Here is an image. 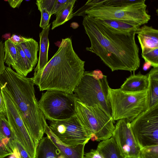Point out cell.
Listing matches in <instances>:
<instances>
[{
	"mask_svg": "<svg viewBox=\"0 0 158 158\" xmlns=\"http://www.w3.org/2000/svg\"><path fill=\"white\" fill-rule=\"evenodd\" d=\"M82 24L91 43L86 50L96 54L112 71L134 72L139 67L136 29L118 31L86 15L83 16Z\"/></svg>",
	"mask_w": 158,
	"mask_h": 158,
	"instance_id": "obj_1",
	"label": "cell"
},
{
	"mask_svg": "<svg viewBox=\"0 0 158 158\" xmlns=\"http://www.w3.org/2000/svg\"><path fill=\"white\" fill-rule=\"evenodd\" d=\"M85 63L74 51L71 39H62L58 50L44 68L34 73V84L40 91L73 94L85 72Z\"/></svg>",
	"mask_w": 158,
	"mask_h": 158,
	"instance_id": "obj_2",
	"label": "cell"
},
{
	"mask_svg": "<svg viewBox=\"0 0 158 158\" xmlns=\"http://www.w3.org/2000/svg\"><path fill=\"white\" fill-rule=\"evenodd\" d=\"M32 78L21 75L6 66L0 75V88L10 96L30 136L38 146L48 126L35 94Z\"/></svg>",
	"mask_w": 158,
	"mask_h": 158,
	"instance_id": "obj_3",
	"label": "cell"
},
{
	"mask_svg": "<svg viewBox=\"0 0 158 158\" xmlns=\"http://www.w3.org/2000/svg\"><path fill=\"white\" fill-rule=\"evenodd\" d=\"M145 0H89L73 13L86 15L98 20L123 21L137 27L147 23L151 16L147 10Z\"/></svg>",
	"mask_w": 158,
	"mask_h": 158,
	"instance_id": "obj_4",
	"label": "cell"
},
{
	"mask_svg": "<svg viewBox=\"0 0 158 158\" xmlns=\"http://www.w3.org/2000/svg\"><path fill=\"white\" fill-rule=\"evenodd\" d=\"M109 98L114 121L125 119L130 123L148 109L147 90L131 92L110 87Z\"/></svg>",
	"mask_w": 158,
	"mask_h": 158,
	"instance_id": "obj_5",
	"label": "cell"
},
{
	"mask_svg": "<svg viewBox=\"0 0 158 158\" xmlns=\"http://www.w3.org/2000/svg\"><path fill=\"white\" fill-rule=\"evenodd\" d=\"M110 87L107 76L104 75L102 79L97 80L92 76L91 71H85L73 94L76 99L83 104L88 106H98L111 118L109 98Z\"/></svg>",
	"mask_w": 158,
	"mask_h": 158,
	"instance_id": "obj_6",
	"label": "cell"
},
{
	"mask_svg": "<svg viewBox=\"0 0 158 158\" xmlns=\"http://www.w3.org/2000/svg\"><path fill=\"white\" fill-rule=\"evenodd\" d=\"M76 114L92 141H103L112 137L114 121L98 106H86L76 99Z\"/></svg>",
	"mask_w": 158,
	"mask_h": 158,
	"instance_id": "obj_7",
	"label": "cell"
},
{
	"mask_svg": "<svg viewBox=\"0 0 158 158\" xmlns=\"http://www.w3.org/2000/svg\"><path fill=\"white\" fill-rule=\"evenodd\" d=\"M73 94L62 91L46 90L38 102L45 118L50 121L65 120L76 114V101Z\"/></svg>",
	"mask_w": 158,
	"mask_h": 158,
	"instance_id": "obj_8",
	"label": "cell"
},
{
	"mask_svg": "<svg viewBox=\"0 0 158 158\" xmlns=\"http://www.w3.org/2000/svg\"><path fill=\"white\" fill-rule=\"evenodd\" d=\"M130 125L140 149L158 145V105L140 114Z\"/></svg>",
	"mask_w": 158,
	"mask_h": 158,
	"instance_id": "obj_9",
	"label": "cell"
},
{
	"mask_svg": "<svg viewBox=\"0 0 158 158\" xmlns=\"http://www.w3.org/2000/svg\"><path fill=\"white\" fill-rule=\"evenodd\" d=\"M50 121L48 126L51 131L65 144L73 147L86 144L91 139L76 114L68 119Z\"/></svg>",
	"mask_w": 158,
	"mask_h": 158,
	"instance_id": "obj_10",
	"label": "cell"
},
{
	"mask_svg": "<svg viewBox=\"0 0 158 158\" xmlns=\"http://www.w3.org/2000/svg\"><path fill=\"white\" fill-rule=\"evenodd\" d=\"M6 106L7 117L17 141L20 143L31 158H35L37 146L28 131L19 111L10 96L0 89Z\"/></svg>",
	"mask_w": 158,
	"mask_h": 158,
	"instance_id": "obj_11",
	"label": "cell"
},
{
	"mask_svg": "<svg viewBox=\"0 0 158 158\" xmlns=\"http://www.w3.org/2000/svg\"><path fill=\"white\" fill-rule=\"evenodd\" d=\"M112 137L125 158H140V149L132 132L127 120L117 121Z\"/></svg>",
	"mask_w": 158,
	"mask_h": 158,
	"instance_id": "obj_12",
	"label": "cell"
},
{
	"mask_svg": "<svg viewBox=\"0 0 158 158\" xmlns=\"http://www.w3.org/2000/svg\"><path fill=\"white\" fill-rule=\"evenodd\" d=\"M135 33L145 62L150 63L153 68L158 67V30L144 24L137 28Z\"/></svg>",
	"mask_w": 158,
	"mask_h": 158,
	"instance_id": "obj_13",
	"label": "cell"
},
{
	"mask_svg": "<svg viewBox=\"0 0 158 158\" xmlns=\"http://www.w3.org/2000/svg\"><path fill=\"white\" fill-rule=\"evenodd\" d=\"M45 133L55 144L63 158H83L85 144L73 147L63 143L52 132L48 125L46 128Z\"/></svg>",
	"mask_w": 158,
	"mask_h": 158,
	"instance_id": "obj_14",
	"label": "cell"
},
{
	"mask_svg": "<svg viewBox=\"0 0 158 158\" xmlns=\"http://www.w3.org/2000/svg\"><path fill=\"white\" fill-rule=\"evenodd\" d=\"M148 83L147 75H143L139 72L137 74H131L127 78L120 89L128 92L144 91L148 90Z\"/></svg>",
	"mask_w": 158,
	"mask_h": 158,
	"instance_id": "obj_15",
	"label": "cell"
},
{
	"mask_svg": "<svg viewBox=\"0 0 158 158\" xmlns=\"http://www.w3.org/2000/svg\"><path fill=\"white\" fill-rule=\"evenodd\" d=\"M0 136L17 157L19 153L16 148L15 135L5 114L0 113Z\"/></svg>",
	"mask_w": 158,
	"mask_h": 158,
	"instance_id": "obj_16",
	"label": "cell"
},
{
	"mask_svg": "<svg viewBox=\"0 0 158 158\" xmlns=\"http://www.w3.org/2000/svg\"><path fill=\"white\" fill-rule=\"evenodd\" d=\"M50 24L43 29L40 33V54L38 63L34 69V73L41 71L48 62V53L49 45L48 35Z\"/></svg>",
	"mask_w": 158,
	"mask_h": 158,
	"instance_id": "obj_17",
	"label": "cell"
},
{
	"mask_svg": "<svg viewBox=\"0 0 158 158\" xmlns=\"http://www.w3.org/2000/svg\"><path fill=\"white\" fill-rule=\"evenodd\" d=\"M148 78V109L158 105V67L153 68L147 74Z\"/></svg>",
	"mask_w": 158,
	"mask_h": 158,
	"instance_id": "obj_18",
	"label": "cell"
},
{
	"mask_svg": "<svg viewBox=\"0 0 158 158\" xmlns=\"http://www.w3.org/2000/svg\"><path fill=\"white\" fill-rule=\"evenodd\" d=\"M61 156L59 150L48 135L43 137L37 147L35 158H52Z\"/></svg>",
	"mask_w": 158,
	"mask_h": 158,
	"instance_id": "obj_19",
	"label": "cell"
},
{
	"mask_svg": "<svg viewBox=\"0 0 158 158\" xmlns=\"http://www.w3.org/2000/svg\"><path fill=\"white\" fill-rule=\"evenodd\" d=\"M96 149L103 158H125L112 137L100 142Z\"/></svg>",
	"mask_w": 158,
	"mask_h": 158,
	"instance_id": "obj_20",
	"label": "cell"
},
{
	"mask_svg": "<svg viewBox=\"0 0 158 158\" xmlns=\"http://www.w3.org/2000/svg\"><path fill=\"white\" fill-rule=\"evenodd\" d=\"M17 53L16 63L13 68L16 73L26 77L32 70V64L25 55L19 44H15Z\"/></svg>",
	"mask_w": 158,
	"mask_h": 158,
	"instance_id": "obj_21",
	"label": "cell"
},
{
	"mask_svg": "<svg viewBox=\"0 0 158 158\" xmlns=\"http://www.w3.org/2000/svg\"><path fill=\"white\" fill-rule=\"evenodd\" d=\"M19 44L25 55L34 67L38 62L37 56L39 50L38 43L32 38H25L24 41Z\"/></svg>",
	"mask_w": 158,
	"mask_h": 158,
	"instance_id": "obj_22",
	"label": "cell"
},
{
	"mask_svg": "<svg viewBox=\"0 0 158 158\" xmlns=\"http://www.w3.org/2000/svg\"><path fill=\"white\" fill-rule=\"evenodd\" d=\"M76 0H71L68 4L56 14V19L52 22V30L64 23L73 16V11Z\"/></svg>",
	"mask_w": 158,
	"mask_h": 158,
	"instance_id": "obj_23",
	"label": "cell"
},
{
	"mask_svg": "<svg viewBox=\"0 0 158 158\" xmlns=\"http://www.w3.org/2000/svg\"><path fill=\"white\" fill-rule=\"evenodd\" d=\"M5 52V62L8 66L12 68L15 65L17 59V53L15 44L9 39L4 43Z\"/></svg>",
	"mask_w": 158,
	"mask_h": 158,
	"instance_id": "obj_24",
	"label": "cell"
},
{
	"mask_svg": "<svg viewBox=\"0 0 158 158\" xmlns=\"http://www.w3.org/2000/svg\"><path fill=\"white\" fill-rule=\"evenodd\" d=\"M98 20L102 23L119 31H128L135 30L138 28L131 24L120 21L110 19Z\"/></svg>",
	"mask_w": 158,
	"mask_h": 158,
	"instance_id": "obj_25",
	"label": "cell"
},
{
	"mask_svg": "<svg viewBox=\"0 0 158 158\" xmlns=\"http://www.w3.org/2000/svg\"><path fill=\"white\" fill-rule=\"evenodd\" d=\"M140 158H158V145L146 147L140 149Z\"/></svg>",
	"mask_w": 158,
	"mask_h": 158,
	"instance_id": "obj_26",
	"label": "cell"
},
{
	"mask_svg": "<svg viewBox=\"0 0 158 158\" xmlns=\"http://www.w3.org/2000/svg\"><path fill=\"white\" fill-rule=\"evenodd\" d=\"M56 0H38L36 4L40 10L43 8L46 9L51 15Z\"/></svg>",
	"mask_w": 158,
	"mask_h": 158,
	"instance_id": "obj_27",
	"label": "cell"
},
{
	"mask_svg": "<svg viewBox=\"0 0 158 158\" xmlns=\"http://www.w3.org/2000/svg\"><path fill=\"white\" fill-rule=\"evenodd\" d=\"M41 16L40 26L44 29L49 25V22L52 15L45 8L40 10Z\"/></svg>",
	"mask_w": 158,
	"mask_h": 158,
	"instance_id": "obj_28",
	"label": "cell"
},
{
	"mask_svg": "<svg viewBox=\"0 0 158 158\" xmlns=\"http://www.w3.org/2000/svg\"><path fill=\"white\" fill-rule=\"evenodd\" d=\"M13 154L12 151L0 136V158H3Z\"/></svg>",
	"mask_w": 158,
	"mask_h": 158,
	"instance_id": "obj_29",
	"label": "cell"
},
{
	"mask_svg": "<svg viewBox=\"0 0 158 158\" xmlns=\"http://www.w3.org/2000/svg\"><path fill=\"white\" fill-rule=\"evenodd\" d=\"M71 0H56L52 12V15H56Z\"/></svg>",
	"mask_w": 158,
	"mask_h": 158,
	"instance_id": "obj_30",
	"label": "cell"
},
{
	"mask_svg": "<svg viewBox=\"0 0 158 158\" xmlns=\"http://www.w3.org/2000/svg\"><path fill=\"white\" fill-rule=\"evenodd\" d=\"M5 52L4 45L2 41L0 40V75L2 73L5 68Z\"/></svg>",
	"mask_w": 158,
	"mask_h": 158,
	"instance_id": "obj_31",
	"label": "cell"
},
{
	"mask_svg": "<svg viewBox=\"0 0 158 158\" xmlns=\"http://www.w3.org/2000/svg\"><path fill=\"white\" fill-rule=\"evenodd\" d=\"M15 143L19 158H31L27 152L20 143L16 141Z\"/></svg>",
	"mask_w": 158,
	"mask_h": 158,
	"instance_id": "obj_32",
	"label": "cell"
},
{
	"mask_svg": "<svg viewBox=\"0 0 158 158\" xmlns=\"http://www.w3.org/2000/svg\"><path fill=\"white\" fill-rule=\"evenodd\" d=\"M84 158H103L98 150L92 149L88 152L84 154Z\"/></svg>",
	"mask_w": 158,
	"mask_h": 158,
	"instance_id": "obj_33",
	"label": "cell"
},
{
	"mask_svg": "<svg viewBox=\"0 0 158 158\" xmlns=\"http://www.w3.org/2000/svg\"><path fill=\"white\" fill-rule=\"evenodd\" d=\"M25 37L15 34H13L9 39L15 44H20L24 41Z\"/></svg>",
	"mask_w": 158,
	"mask_h": 158,
	"instance_id": "obj_34",
	"label": "cell"
},
{
	"mask_svg": "<svg viewBox=\"0 0 158 158\" xmlns=\"http://www.w3.org/2000/svg\"><path fill=\"white\" fill-rule=\"evenodd\" d=\"M6 113V106L2 94L0 92V113L5 114Z\"/></svg>",
	"mask_w": 158,
	"mask_h": 158,
	"instance_id": "obj_35",
	"label": "cell"
},
{
	"mask_svg": "<svg viewBox=\"0 0 158 158\" xmlns=\"http://www.w3.org/2000/svg\"><path fill=\"white\" fill-rule=\"evenodd\" d=\"M92 76L94 78L97 80H100L102 79L104 76L102 72L98 69L91 71Z\"/></svg>",
	"mask_w": 158,
	"mask_h": 158,
	"instance_id": "obj_36",
	"label": "cell"
},
{
	"mask_svg": "<svg viewBox=\"0 0 158 158\" xmlns=\"http://www.w3.org/2000/svg\"><path fill=\"white\" fill-rule=\"evenodd\" d=\"M23 1V0H9L7 1L10 6L13 8L19 7Z\"/></svg>",
	"mask_w": 158,
	"mask_h": 158,
	"instance_id": "obj_37",
	"label": "cell"
},
{
	"mask_svg": "<svg viewBox=\"0 0 158 158\" xmlns=\"http://www.w3.org/2000/svg\"><path fill=\"white\" fill-rule=\"evenodd\" d=\"M151 66H152L150 63L148 62H145L143 66V70L146 71L149 69Z\"/></svg>",
	"mask_w": 158,
	"mask_h": 158,
	"instance_id": "obj_38",
	"label": "cell"
},
{
	"mask_svg": "<svg viewBox=\"0 0 158 158\" xmlns=\"http://www.w3.org/2000/svg\"><path fill=\"white\" fill-rule=\"evenodd\" d=\"M10 33H6L2 36V38H4L5 40H8L10 39L11 37Z\"/></svg>",
	"mask_w": 158,
	"mask_h": 158,
	"instance_id": "obj_39",
	"label": "cell"
},
{
	"mask_svg": "<svg viewBox=\"0 0 158 158\" xmlns=\"http://www.w3.org/2000/svg\"><path fill=\"white\" fill-rule=\"evenodd\" d=\"M9 158H16V157L15 156L14 154H13L10 155V156Z\"/></svg>",
	"mask_w": 158,
	"mask_h": 158,
	"instance_id": "obj_40",
	"label": "cell"
},
{
	"mask_svg": "<svg viewBox=\"0 0 158 158\" xmlns=\"http://www.w3.org/2000/svg\"><path fill=\"white\" fill-rule=\"evenodd\" d=\"M52 158H63V157L61 156H61L59 157H53Z\"/></svg>",
	"mask_w": 158,
	"mask_h": 158,
	"instance_id": "obj_41",
	"label": "cell"
}]
</instances>
